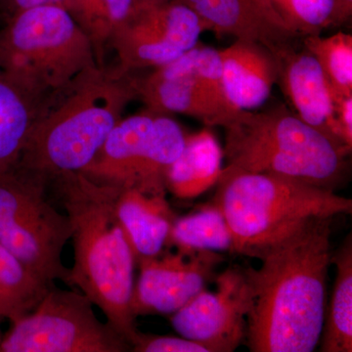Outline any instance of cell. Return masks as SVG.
<instances>
[{
  "mask_svg": "<svg viewBox=\"0 0 352 352\" xmlns=\"http://www.w3.org/2000/svg\"><path fill=\"white\" fill-rule=\"evenodd\" d=\"M207 31L197 14L179 0L141 4L113 34L120 74L155 69L177 59L200 43Z\"/></svg>",
  "mask_w": 352,
  "mask_h": 352,
  "instance_id": "9c48e42d",
  "label": "cell"
},
{
  "mask_svg": "<svg viewBox=\"0 0 352 352\" xmlns=\"http://www.w3.org/2000/svg\"><path fill=\"white\" fill-rule=\"evenodd\" d=\"M335 113L344 145L352 148V94H333Z\"/></svg>",
  "mask_w": 352,
  "mask_h": 352,
  "instance_id": "f1b7e54d",
  "label": "cell"
},
{
  "mask_svg": "<svg viewBox=\"0 0 352 352\" xmlns=\"http://www.w3.org/2000/svg\"><path fill=\"white\" fill-rule=\"evenodd\" d=\"M200 18L207 31L251 41L274 51L300 39L279 20L265 0H179Z\"/></svg>",
  "mask_w": 352,
  "mask_h": 352,
  "instance_id": "5bb4252c",
  "label": "cell"
},
{
  "mask_svg": "<svg viewBox=\"0 0 352 352\" xmlns=\"http://www.w3.org/2000/svg\"><path fill=\"white\" fill-rule=\"evenodd\" d=\"M337 275L326 305L320 351H352V241L349 235L332 256Z\"/></svg>",
  "mask_w": 352,
  "mask_h": 352,
  "instance_id": "ffe728a7",
  "label": "cell"
},
{
  "mask_svg": "<svg viewBox=\"0 0 352 352\" xmlns=\"http://www.w3.org/2000/svg\"><path fill=\"white\" fill-rule=\"evenodd\" d=\"M50 187L71 222L74 265L67 285L87 296L132 349L140 332L132 309L138 263L116 212L117 187L80 171L56 176Z\"/></svg>",
  "mask_w": 352,
  "mask_h": 352,
  "instance_id": "7a4b0ae2",
  "label": "cell"
},
{
  "mask_svg": "<svg viewBox=\"0 0 352 352\" xmlns=\"http://www.w3.org/2000/svg\"><path fill=\"white\" fill-rule=\"evenodd\" d=\"M50 183L16 166L0 175V245L45 281L67 284L71 222L47 199Z\"/></svg>",
  "mask_w": 352,
  "mask_h": 352,
  "instance_id": "52a82bcc",
  "label": "cell"
},
{
  "mask_svg": "<svg viewBox=\"0 0 352 352\" xmlns=\"http://www.w3.org/2000/svg\"><path fill=\"white\" fill-rule=\"evenodd\" d=\"M217 185L214 204L232 234V252L250 258L314 217L352 212L351 199L283 176L223 168Z\"/></svg>",
  "mask_w": 352,
  "mask_h": 352,
  "instance_id": "5b68a950",
  "label": "cell"
},
{
  "mask_svg": "<svg viewBox=\"0 0 352 352\" xmlns=\"http://www.w3.org/2000/svg\"><path fill=\"white\" fill-rule=\"evenodd\" d=\"M186 134L170 116L157 113L144 159L131 187L166 194V175L171 164L182 154Z\"/></svg>",
  "mask_w": 352,
  "mask_h": 352,
  "instance_id": "7402d4cb",
  "label": "cell"
},
{
  "mask_svg": "<svg viewBox=\"0 0 352 352\" xmlns=\"http://www.w3.org/2000/svg\"><path fill=\"white\" fill-rule=\"evenodd\" d=\"M271 52L277 63L276 85L291 111L351 153L340 136L330 83L314 55L302 45V38Z\"/></svg>",
  "mask_w": 352,
  "mask_h": 352,
  "instance_id": "7c38bea8",
  "label": "cell"
},
{
  "mask_svg": "<svg viewBox=\"0 0 352 352\" xmlns=\"http://www.w3.org/2000/svg\"><path fill=\"white\" fill-rule=\"evenodd\" d=\"M183 252H233V238L226 217L217 205L176 217L168 244Z\"/></svg>",
  "mask_w": 352,
  "mask_h": 352,
  "instance_id": "cb8c5ba5",
  "label": "cell"
},
{
  "mask_svg": "<svg viewBox=\"0 0 352 352\" xmlns=\"http://www.w3.org/2000/svg\"><path fill=\"white\" fill-rule=\"evenodd\" d=\"M223 258L215 252L160 254L138 263L132 309L141 315L173 314L205 289Z\"/></svg>",
  "mask_w": 352,
  "mask_h": 352,
  "instance_id": "8fae6325",
  "label": "cell"
},
{
  "mask_svg": "<svg viewBox=\"0 0 352 352\" xmlns=\"http://www.w3.org/2000/svg\"><path fill=\"white\" fill-rule=\"evenodd\" d=\"M302 45L317 60L333 94H352V36L339 32L332 36L314 34L302 38Z\"/></svg>",
  "mask_w": 352,
  "mask_h": 352,
  "instance_id": "d4e9b609",
  "label": "cell"
},
{
  "mask_svg": "<svg viewBox=\"0 0 352 352\" xmlns=\"http://www.w3.org/2000/svg\"><path fill=\"white\" fill-rule=\"evenodd\" d=\"M157 113L144 112L116 124L94 161L82 171L94 182L117 187H131L144 159Z\"/></svg>",
  "mask_w": 352,
  "mask_h": 352,
  "instance_id": "2e32d148",
  "label": "cell"
},
{
  "mask_svg": "<svg viewBox=\"0 0 352 352\" xmlns=\"http://www.w3.org/2000/svg\"><path fill=\"white\" fill-rule=\"evenodd\" d=\"M80 291L54 284L29 314L11 321L0 352H126L131 346Z\"/></svg>",
  "mask_w": 352,
  "mask_h": 352,
  "instance_id": "ba28073f",
  "label": "cell"
},
{
  "mask_svg": "<svg viewBox=\"0 0 352 352\" xmlns=\"http://www.w3.org/2000/svg\"><path fill=\"white\" fill-rule=\"evenodd\" d=\"M97 66L89 39L62 6L21 11L0 28V72L41 98Z\"/></svg>",
  "mask_w": 352,
  "mask_h": 352,
  "instance_id": "8992f818",
  "label": "cell"
},
{
  "mask_svg": "<svg viewBox=\"0 0 352 352\" xmlns=\"http://www.w3.org/2000/svg\"><path fill=\"white\" fill-rule=\"evenodd\" d=\"M335 217H314L245 270L251 288L245 340L252 352H311L320 342Z\"/></svg>",
  "mask_w": 352,
  "mask_h": 352,
  "instance_id": "6da1fadb",
  "label": "cell"
},
{
  "mask_svg": "<svg viewBox=\"0 0 352 352\" xmlns=\"http://www.w3.org/2000/svg\"><path fill=\"white\" fill-rule=\"evenodd\" d=\"M139 1L141 4H159L170 1V0H139Z\"/></svg>",
  "mask_w": 352,
  "mask_h": 352,
  "instance_id": "1f68e13d",
  "label": "cell"
},
{
  "mask_svg": "<svg viewBox=\"0 0 352 352\" xmlns=\"http://www.w3.org/2000/svg\"><path fill=\"white\" fill-rule=\"evenodd\" d=\"M19 259L0 245V315L13 321L31 312L50 288Z\"/></svg>",
  "mask_w": 352,
  "mask_h": 352,
  "instance_id": "603a6c76",
  "label": "cell"
},
{
  "mask_svg": "<svg viewBox=\"0 0 352 352\" xmlns=\"http://www.w3.org/2000/svg\"><path fill=\"white\" fill-rule=\"evenodd\" d=\"M66 1L67 0H0V18L3 23L21 11L38 6L63 7Z\"/></svg>",
  "mask_w": 352,
  "mask_h": 352,
  "instance_id": "f546056e",
  "label": "cell"
},
{
  "mask_svg": "<svg viewBox=\"0 0 352 352\" xmlns=\"http://www.w3.org/2000/svg\"><path fill=\"white\" fill-rule=\"evenodd\" d=\"M194 76L208 100L226 118V122L238 112L227 100L219 50L199 43Z\"/></svg>",
  "mask_w": 352,
  "mask_h": 352,
  "instance_id": "4316f807",
  "label": "cell"
},
{
  "mask_svg": "<svg viewBox=\"0 0 352 352\" xmlns=\"http://www.w3.org/2000/svg\"><path fill=\"white\" fill-rule=\"evenodd\" d=\"M198 45L147 75L134 76L138 99L152 112L180 113L206 126L222 127L226 118L210 103L194 76Z\"/></svg>",
  "mask_w": 352,
  "mask_h": 352,
  "instance_id": "4fadbf2b",
  "label": "cell"
},
{
  "mask_svg": "<svg viewBox=\"0 0 352 352\" xmlns=\"http://www.w3.org/2000/svg\"><path fill=\"white\" fill-rule=\"evenodd\" d=\"M139 0H67L68 11L94 48L99 67H105L106 50L113 34L135 13Z\"/></svg>",
  "mask_w": 352,
  "mask_h": 352,
  "instance_id": "44dd1931",
  "label": "cell"
},
{
  "mask_svg": "<svg viewBox=\"0 0 352 352\" xmlns=\"http://www.w3.org/2000/svg\"><path fill=\"white\" fill-rule=\"evenodd\" d=\"M44 99L0 72V175L19 163Z\"/></svg>",
  "mask_w": 352,
  "mask_h": 352,
  "instance_id": "d6986e66",
  "label": "cell"
},
{
  "mask_svg": "<svg viewBox=\"0 0 352 352\" xmlns=\"http://www.w3.org/2000/svg\"><path fill=\"white\" fill-rule=\"evenodd\" d=\"M292 34L302 38L333 28V0H265Z\"/></svg>",
  "mask_w": 352,
  "mask_h": 352,
  "instance_id": "484cf974",
  "label": "cell"
},
{
  "mask_svg": "<svg viewBox=\"0 0 352 352\" xmlns=\"http://www.w3.org/2000/svg\"><path fill=\"white\" fill-rule=\"evenodd\" d=\"M210 129L186 135L182 154L168 168L166 188L175 198H197L219 182L224 168L223 148Z\"/></svg>",
  "mask_w": 352,
  "mask_h": 352,
  "instance_id": "ac0fdd59",
  "label": "cell"
},
{
  "mask_svg": "<svg viewBox=\"0 0 352 352\" xmlns=\"http://www.w3.org/2000/svg\"><path fill=\"white\" fill-rule=\"evenodd\" d=\"M136 99L133 74L85 69L45 97L17 166L50 184L62 173L82 171Z\"/></svg>",
  "mask_w": 352,
  "mask_h": 352,
  "instance_id": "3957f363",
  "label": "cell"
},
{
  "mask_svg": "<svg viewBox=\"0 0 352 352\" xmlns=\"http://www.w3.org/2000/svg\"><path fill=\"white\" fill-rule=\"evenodd\" d=\"M222 127L226 170L283 176L331 191L346 179L351 152L284 104L238 111Z\"/></svg>",
  "mask_w": 352,
  "mask_h": 352,
  "instance_id": "277c9868",
  "label": "cell"
},
{
  "mask_svg": "<svg viewBox=\"0 0 352 352\" xmlns=\"http://www.w3.org/2000/svg\"><path fill=\"white\" fill-rule=\"evenodd\" d=\"M333 25L340 27L351 20L352 15V0H333Z\"/></svg>",
  "mask_w": 352,
  "mask_h": 352,
  "instance_id": "4dcf8cb0",
  "label": "cell"
},
{
  "mask_svg": "<svg viewBox=\"0 0 352 352\" xmlns=\"http://www.w3.org/2000/svg\"><path fill=\"white\" fill-rule=\"evenodd\" d=\"M4 317H2L1 315H0V344H1V340H2V338H3V333H2V330H1V324H2V321L4 320Z\"/></svg>",
  "mask_w": 352,
  "mask_h": 352,
  "instance_id": "d6a6232c",
  "label": "cell"
},
{
  "mask_svg": "<svg viewBox=\"0 0 352 352\" xmlns=\"http://www.w3.org/2000/svg\"><path fill=\"white\" fill-rule=\"evenodd\" d=\"M214 292L205 289L173 314L171 326L182 337L212 352H232L245 340L251 288L245 270L231 266L215 280Z\"/></svg>",
  "mask_w": 352,
  "mask_h": 352,
  "instance_id": "30bf717a",
  "label": "cell"
},
{
  "mask_svg": "<svg viewBox=\"0 0 352 352\" xmlns=\"http://www.w3.org/2000/svg\"><path fill=\"white\" fill-rule=\"evenodd\" d=\"M115 206L136 263L163 254L176 219L166 201V194L150 193L134 187H117Z\"/></svg>",
  "mask_w": 352,
  "mask_h": 352,
  "instance_id": "e0dca14e",
  "label": "cell"
},
{
  "mask_svg": "<svg viewBox=\"0 0 352 352\" xmlns=\"http://www.w3.org/2000/svg\"><path fill=\"white\" fill-rule=\"evenodd\" d=\"M135 352H212L210 347L187 338L149 335L139 332L132 344Z\"/></svg>",
  "mask_w": 352,
  "mask_h": 352,
  "instance_id": "83f0119b",
  "label": "cell"
},
{
  "mask_svg": "<svg viewBox=\"0 0 352 352\" xmlns=\"http://www.w3.org/2000/svg\"><path fill=\"white\" fill-rule=\"evenodd\" d=\"M227 100L235 110H258L277 82V63L267 47L235 41L219 50Z\"/></svg>",
  "mask_w": 352,
  "mask_h": 352,
  "instance_id": "9a60e30c",
  "label": "cell"
}]
</instances>
